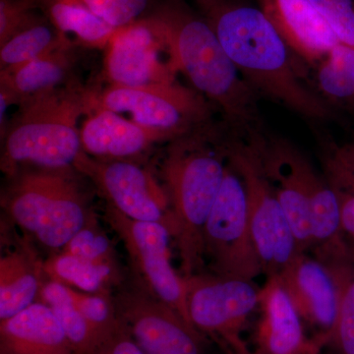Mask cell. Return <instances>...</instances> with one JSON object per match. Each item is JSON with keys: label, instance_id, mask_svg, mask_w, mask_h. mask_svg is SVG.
I'll return each mask as SVG.
<instances>
[{"label": "cell", "instance_id": "obj_1", "mask_svg": "<svg viewBox=\"0 0 354 354\" xmlns=\"http://www.w3.org/2000/svg\"><path fill=\"white\" fill-rule=\"evenodd\" d=\"M242 78L257 95L307 120L327 121L335 108L304 82L288 44L259 6L242 0H195Z\"/></svg>", "mask_w": 354, "mask_h": 354}, {"label": "cell", "instance_id": "obj_2", "mask_svg": "<svg viewBox=\"0 0 354 354\" xmlns=\"http://www.w3.org/2000/svg\"><path fill=\"white\" fill-rule=\"evenodd\" d=\"M232 130L212 121L172 140L160 165L171 202L183 278L205 267L203 234L227 171Z\"/></svg>", "mask_w": 354, "mask_h": 354}, {"label": "cell", "instance_id": "obj_3", "mask_svg": "<svg viewBox=\"0 0 354 354\" xmlns=\"http://www.w3.org/2000/svg\"><path fill=\"white\" fill-rule=\"evenodd\" d=\"M164 32L177 71L223 114L237 134L262 131L257 94L245 82L201 13L162 0L148 13Z\"/></svg>", "mask_w": 354, "mask_h": 354}, {"label": "cell", "instance_id": "obj_4", "mask_svg": "<svg viewBox=\"0 0 354 354\" xmlns=\"http://www.w3.org/2000/svg\"><path fill=\"white\" fill-rule=\"evenodd\" d=\"M93 92L70 81L19 108L1 136L0 167L9 178L23 169H74L84 153L79 120L91 111Z\"/></svg>", "mask_w": 354, "mask_h": 354}, {"label": "cell", "instance_id": "obj_5", "mask_svg": "<svg viewBox=\"0 0 354 354\" xmlns=\"http://www.w3.org/2000/svg\"><path fill=\"white\" fill-rule=\"evenodd\" d=\"M75 169H23L10 177L1 207L43 245L62 249L92 213Z\"/></svg>", "mask_w": 354, "mask_h": 354}, {"label": "cell", "instance_id": "obj_6", "mask_svg": "<svg viewBox=\"0 0 354 354\" xmlns=\"http://www.w3.org/2000/svg\"><path fill=\"white\" fill-rule=\"evenodd\" d=\"M263 133L232 131L228 162L243 180L256 250L263 274L269 278L279 276L299 251L285 211L265 171L261 152Z\"/></svg>", "mask_w": 354, "mask_h": 354}, {"label": "cell", "instance_id": "obj_7", "mask_svg": "<svg viewBox=\"0 0 354 354\" xmlns=\"http://www.w3.org/2000/svg\"><path fill=\"white\" fill-rule=\"evenodd\" d=\"M184 279L188 313L198 332L225 354H254L243 332L259 308L261 288L253 281L204 272Z\"/></svg>", "mask_w": 354, "mask_h": 354}, {"label": "cell", "instance_id": "obj_8", "mask_svg": "<svg viewBox=\"0 0 354 354\" xmlns=\"http://www.w3.org/2000/svg\"><path fill=\"white\" fill-rule=\"evenodd\" d=\"M203 248L205 265L208 263L211 274L246 281L263 274L243 180L228 160L220 192L205 225Z\"/></svg>", "mask_w": 354, "mask_h": 354}, {"label": "cell", "instance_id": "obj_9", "mask_svg": "<svg viewBox=\"0 0 354 354\" xmlns=\"http://www.w3.org/2000/svg\"><path fill=\"white\" fill-rule=\"evenodd\" d=\"M214 108L196 90L176 82L144 87L111 85L93 93L91 111L104 109L129 113L133 121L162 133L171 142L209 122Z\"/></svg>", "mask_w": 354, "mask_h": 354}, {"label": "cell", "instance_id": "obj_10", "mask_svg": "<svg viewBox=\"0 0 354 354\" xmlns=\"http://www.w3.org/2000/svg\"><path fill=\"white\" fill-rule=\"evenodd\" d=\"M104 218L124 244L140 285L193 326L186 302L185 279L177 274L171 263L169 245L174 239L169 228L132 220L109 204Z\"/></svg>", "mask_w": 354, "mask_h": 354}, {"label": "cell", "instance_id": "obj_11", "mask_svg": "<svg viewBox=\"0 0 354 354\" xmlns=\"http://www.w3.org/2000/svg\"><path fill=\"white\" fill-rule=\"evenodd\" d=\"M74 169L90 179L114 209L132 220L160 223L174 239V221L167 190L138 160H99L83 153Z\"/></svg>", "mask_w": 354, "mask_h": 354}, {"label": "cell", "instance_id": "obj_12", "mask_svg": "<svg viewBox=\"0 0 354 354\" xmlns=\"http://www.w3.org/2000/svg\"><path fill=\"white\" fill-rule=\"evenodd\" d=\"M111 85L144 87L176 83L177 71L164 32L150 15L118 28L106 48Z\"/></svg>", "mask_w": 354, "mask_h": 354}, {"label": "cell", "instance_id": "obj_13", "mask_svg": "<svg viewBox=\"0 0 354 354\" xmlns=\"http://www.w3.org/2000/svg\"><path fill=\"white\" fill-rule=\"evenodd\" d=\"M121 323L144 354H207L208 339L137 281L113 297Z\"/></svg>", "mask_w": 354, "mask_h": 354}, {"label": "cell", "instance_id": "obj_14", "mask_svg": "<svg viewBox=\"0 0 354 354\" xmlns=\"http://www.w3.org/2000/svg\"><path fill=\"white\" fill-rule=\"evenodd\" d=\"M263 165L278 197L299 252L312 249L310 188L316 167L309 158L285 138L263 133Z\"/></svg>", "mask_w": 354, "mask_h": 354}, {"label": "cell", "instance_id": "obj_15", "mask_svg": "<svg viewBox=\"0 0 354 354\" xmlns=\"http://www.w3.org/2000/svg\"><path fill=\"white\" fill-rule=\"evenodd\" d=\"M279 277L304 323L326 346L339 304V288L329 267L315 256L299 252Z\"/></svg>", "mask_w": 354, "mask_h": 354}, {"label": "cell", "instance_id": "obj_16", "mask_svg": "<svg viewBox=\"0 0 354 354\" xmlns=\"http://www.w3.org/2000/svg\"><path fill=\"white\" fill-rule=\"evenodd\" d=\"M259 309L254 354H319L325 348L322 339L305 334L304 321L279 276L269 277L261 288Z\"/></svg>", "mask_w": 354, "mask_h": 354}, {"label": "cell", "instance_id": "obj_17", "mask_svg": "<svg viewBox=\"0 0 354 354\" xmlns=\"http://www.w3.org/2000/svg\"><path fill=\"white\" fill-rule=\"evenodd\" d=\"M292 55L316 67L339 44L311 0H257Z\"/></svg>", "mask_w": 354, "mask_h": 354}, {"label": "cell", "instance_id": "obj_18", "mask_svg": "<svg viewBox=\"0 0 354 354\" xmlns=\"http://www.w3.org/2000/svg\"><path fill=\"white\" fill-rule=\"evenodd\" d=\"M80 136L84 153L99 160H138L158 144L169 143L162 133L104 109L87 114Z\"/></svg>", "mask_w": 354, "mask_h": 354}, {"label": "cell", "instance_id": "obj_19", "mask_svg": "<svg viewBox=\"0 0 354 354\" xmlns=\"http://www.w3.org/2000/svg\"><path fill=\"white\" fill-rule=\"evenodd\" d=\"M0 354H75L48 305L36 302L0 321Z\"/></svg>", "mask_w": 354, "mask_h": 354}, {"label": "cell", "instance_id": "obj_20", "mask_svg": "<svg viewBox=\"0 0 354 354\" xmlns=\"http://www.w3.org/2000/svg\"><path fill=\"white\" fill-rule=\"evenodd\" d=\"M76 44L71 41L21 66L0 70V91L22 108L64 87L70 82Z\"/></svg>", "mask_w": 354, "mask_h": 354}, {"label": "cell", "instance_id": "obj_21", "mask_svg": "<svg viewBox=\"0 0 354 354\" xmlns=\"http://www.w3.org/2000/svg\"><path fill=\"white\" fill-rule=\"evenodd\" d=\"M329 267L339 288V304L334 327L325 348L333 354H354V260L351 246L314 254Z\"/></svg>", "mask_w": 354, "mask_h": 354}, {"label": "cell", "instance_id": "obj_22", "mask_svg": "<svg viewBox=\"0 0 354 354\" xmlns=\"http://www.w3.org/2000/svg\"><path fill=\"white\" fill-rule=\"evenodd\" d=\"M39 11L51 25L77 44L106 50L118 28L97 15L84 0H37Z\"/></svg>", "mask_w": 354, "mask_h": 354}, {"label": "cell", "instance_id": "obj_23", "mask_svg": "<svg viewBox=\"0 0 354 354\" xmlns=\"http://www.w3.org/2000/svg\"><path fill=\"white\" fill-rule=\"evenodd\" d=\"M41 263L24 251L7 253L0 259V321L6 320L39 301L43 285Z\"/></svg>", "mask_w": 354, "mask_h": 354}, {"label": "cell", "instance_id": "obj_24", "mask_svg": "<svg viewBox=\"0 0 354 354\" xmlns=\"http://www.w3.org/2000/svg\"><path fill=\"white\" fill-rule=\"evenodd\" d=\"M41 269L46 278L85 292L111 295L123 281L120 266L99 264L64 251L41 263Z\"/></svg>", "mask_w": 354, "mask_h": 354}, {"label": "cell", "instance_id": "obj_25", "mask_svg": "<svg viewBox=\"0 0 354 354\" xmlns=\"http://www.w3.org/2000/svg\"><path fill=\"white\" fill-rule=\"evenodd\" d=\"M71 41L46 18L0 46V70L21 66Z\"/></svg>", "mask_w": 354, "mask_h": 354}, {"label": "cell", "instance_id": "obj_26", "mask_svg": "<svg viewBox=\"0 0 354 354\" xmlns=\"http://www.w3.org/2000/svg\"><path fill=\"white\" fill-rule=\"evenodd\" d=\"M323 167L339 201L342 234L354 248V162L342 146L334 145L324 155Z\"/></svg>", "mask_w": 354, "mask_h": 354}, {"label": "cell", "instance_id": "obj_27", "mask_svg": "<svg viewBox=\"0 0 354 354\" xmlns=\"http://www.w3.org/2000/svg\"><path fill=\"white\" fill-rule=\"evenodd\" d=\"M62 251L99 264L120 266L113 242L94 212L88 216L83 227L62 247Z\"/></svg>", "mask_w": 354, "mask_h": 354}, {"label": "cell", "instance_id": "obj_28", "mask_svg": "<svg viewBox=\"0 0 354 354\" xmlns=\"http://www.w3.org/2000/svg\"><path fill=\"white\" fill-rule=\"evenodd\" d=\"M60 305H72L102 334L109 335L120 326L113 297L108 293L85 292L64 285ZM58 306V305H57Z\"/></svg>", "mask_w": 354, "mask_h": 354}, {"label": "cell", "instance_id": "obj_29", "mask_svg": "<svg viewBox=\"0 0 354 354\" xmlns=\"http://www.w3.org/2000/svg\"><path fill=\"white\" fill-rule=\"evenodd\" d=\"M50 308L59 321L75 354H95L109 337L88 322L72 305H58Z\"/></svg>", "mask_w": 354, "mask_h": 354}, {"label": "cell", "instance_id": "obj_30", "mask_svg": "<svg viewBox=\"0 0 354 354\" xmlns=\"http://www.w3.org/2000/svg\"><path fill=\"white\" fill-rule=\"evenodd\" d=\"M317 81L321 95L332 104L354 116V85L330 53L316 66Z\"/></svg>", "mask_w": 354, "mask_h": 354}, {"label": "cell", "instance_id": "obj_31", "mask_svg": "<svg viewBox=\"0 0 354 354\" xmlns=\"http://www.w3.org/2000/svg\"><path fill=\"white\" fill-rule=\"evenodd\" d=\"M38 10L37 0H0V46L46 19Z\"/></svg>", "mask_w": 354, "mask_h": 354}, {"label": "cell", "instance_id": "obj_32", "mask_svg": "<svg viewBox=\"0 0 354 354\" xmlns=\"http://www.w3.org/2000/svg\"><path fill=\"white\" fill-rule=\"evenodd\" d=\"M104 21L120 28L145 17L153 8L152 0H84Z\"/></svg>", "mask_w": 354, "mask_h": 354}, {"label": "cell", "instance_id": "obj_33", "mask_svg": "<svg viewBox=\"0 0 354 354\" xmlns=\"http://www.w3.org/2000/svg\"><path fill=\"white\" fill-rule=\"evenodd\" d=\"M339 44L354 48V0H311Z\"/></svg>", "mask_w": 354, "mask_h": 354}, {"label": "cell", "instance_id": "obj_34", "mask_svg": "<svg viewBox=\"0 0 354 354\" xmlns=\"http://www.w3.org/2000/svg\"><path fill=\"white\" fill-rule=\"evenodd\" d=\"M95 354H144L129 330L121 323L115 330L102 342Z\"/></svg>", "mask_w": 354, "mask_h": 354}, {"label": "cell", "instance_id": "obj_35", "mask_svg": "<svg viewBox=\"0 0 354 354\" xmlns=\"http://www.w3.org/2000/svg\"><path fill=\"white\" fill-rule=\"evenodd\" d=\"M330 57L346 73L354 85V48L346 44H339L330 50Z\"/></svg>", "mask_w": 354, "mask_h": 354}, {"label": "cell", "instance_id": "obj_36", "mask_svg": "<svg viewBox=\"0 0 354 354\" xmlns=\"http://www.w3.org/2000/svg\"><path fill=\"white\" fill-rule=\"evenodd\" d=\"M342 147L346 155H348V157L354 162V139L351 142V143L346 144V145Z\"/></svg>", "mask_w": 354, "mask_h": 354}, {"label": "cell", "instance_id": "obj_37", "mask_svg": "<svg viewBox=\"0 0 354 354\" xmlns=\"http://www.w3.org/2000/svg\"><path fill=\"white\" fill-rule=\"evenodd\" d=\"M351 254H353V257L354 258V248H351Z\"/></svg>", "mask_w": 354, "mask_h": 354}, {"label": "cell", "instance_id": "obj_38", "mask_svg": "<svg viewBox=\"0 0 354 354\" xmlns=\"http://www.w3.org/2000/svg\"><path fill=\"white\" fill-rule=\"evenodd\" d=\"M351 255H353V254H351ZM353 260H354V258H353Z\"/></svg>", "mask_w": 354, "mask_h": 354}]
</instances>
